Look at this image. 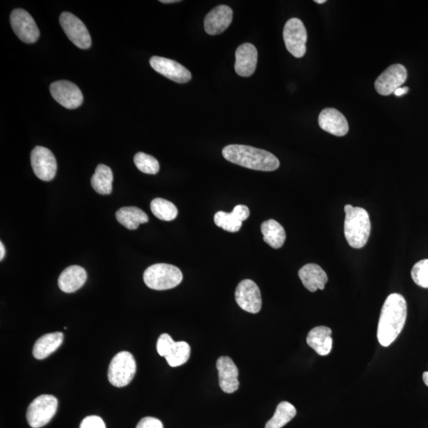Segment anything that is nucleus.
<instances>
[{
	"mask_svg": "<svg viewBox=\"0 0 428 428\" xmlns=\"http://www.w3.org/2000/svg\"><path fill=\"white\" fill-rule=\"evenodd\" d=\"M286 47L297 58L304 57L306 52L307 31L304 24L298 18L287 21L283 30Z\"/></svg>",
	"mask_w": 428,
	"mask_h": 428,
	"instance_id": "obj_7",
	"label": "nucleus"
},
{
	"mask_svg": "<svg viewBox=\"0 0 428 428\" xmlns=\"http://www.w3.org/2000/svg\"><path fill=\"white\" fill-rule=\"evenodd\" d=\"M52 98L65 108L76 109L83 102V96L77 86L68 81H59L50 85Z\"/></svg>",
	"mask_w": 428,
	"mask_h": 428,
	"instance_id": "obj_12",
	"label": "nucleus"
},
{
	"mask_svg": "<svg viewBox=\"0 0 428 428\" xmlns=\"http://www.w3.org/2000/svg\"><path fill=\"white\" fill-rule=\"evenodd\" d=\"M150 208L151 213L161 221H173L178 215V209L174 204L160 197L151 201Z\"/></svg>",
	"mask_w": 428,
	"mask_h": 428,
	"instance_id": "obj_27",
	"label": "nucleus"
},
{
	"mask_svg": "<svg viewBox=\"0 0 428 428\" xmlns=\"http://www.w3.org/2000/svg\"><path fill=\"white\" fill-rule=\"evenodd\" d=\"M136 428H163L160 420L154 417H144L140 420Z\"/></svg>",
	"mask_w": 428,
	"mask_h": 428,
	"instance_id": "obj_34",
	"label": "nucleus"
},
{
	"mask_svg": "<svg viewBox=\"0 0 428 428\" xmlns=\"http://www.w3.org/2000/svg\"><path fill=\"white\" fill-rule=\"evenodd\" d=\"M235 299L243 311L250 313H258L262 308V298L260 288L251 279L241 281L237 286Z\"/></svg>",
	"mask_w": 428,
	"mask_h": 428,
	"instance_id": "obj_11",
	"label": "nucleus"
},
{
	"mask_svg": "<svg viewBox=\"0 0 428 428\" xmlns=\"http://www.w3.org/2000/svg\"><path fill=\"white\" fill-rule=\"evenodd\" d=\"M407 69L403 64H393L375 81V89L381 96H390L400 88L407 80Z\"/></svg>",
	"mask_w": 428,
	"mask_h": 428,
	"instance_id": "obj_13",
	"label": "nucleus"
},
{
	"mask_svg": "<svg viewBox=\"0 0 428 428\" xmlns=\"http://www.w3.org/2000/svg\"><path fill=\"white\" fill-rule=\"evenodd\" d=\"M231 214L236 220L243 222L248 219L250 210L246 206L238 205L235 207Z\"/></svg>",
	"mask_w": 428,
	"mask_h": 428,
	"instance_id": "obj_35",
	"label": "nucleus"
},
{
	"mask_svg": "<svg viewBox=\"0 0 428 428\" xmlns=\"http://www.w3.org/2000/svg\"><path fill=\"white\" fill-rule=\"evenodd\" d=\"M315 3L322 4L326 3L325 0H315Z\"/></svg>",
	"mask_w": 428,
	"mask_h": 428,
	"instance_id": "obj_40",
	"label": "nucleus"
},
{
	"mask_svg": "<svg viewBox=\"0 0 428 428\" xmlns=\"http://www.w3.org/2000/svg\"><path fill=\"white\" fill-rule=\"evenodd\" d=\"M88 274L81 266H70L64 270L58 279V286L64 293H74L87 281Z\"/></svg>",
	"mask_w": 428,
	"mask_h": 428,
	"instance_id": "obj_19",
	"label": "nucleus"
},
{
	"mask_svg": "<svg viewBox=\"0 0 428 428\" xmlns=\"http://www.w3.org/2000/svg\"><path fill=\"white\" fill-rule=\"evenodd\" d=\"M297 414L295 407L282 401L276 408L273 417L268 421L265 428H282L291 421Z\"/></svg>",
	"mask_w": 428,
	"mask_h": 428,
	"instance_id": "obj_26",
	"label": "nucleus"
},
{
	"mask_svg": "<svg viewBox=\"0 0 428 428\" xmlns=\"http://www.w3.org/2000/svg\"><path fill=\"white\" fill-rule=\"evenodd\" d=\"M80 428H107L104 421L98 417L91 416L83 419Z\"/></svg>",
	"mask_w": 428,
	"mask_h": 428,
	"instance_id": "obj_33",
	"label": "nucleus"
},
{
	"mask_svg": "<svg viewBox=\"0 0 428 428\" xmlns=\"http://www.w3.org/2000/svg\"><path fill=\"white\" fill-rule=\"evenodd\" d=\"M222 155L229 162L256 170L273 171L280 166L278 158L269 151L243 144H230Z\"/></svg>",
	"mask_w": 428,
	"mask_h": 428,
	"instance_id": "obj_2",
	"label": "nucleus"
},
{
	"mask_svg": "<svg viewBox=\"0 0 428 428\" xmlns=\"http://www.w3.org/2000/svg\"><path fill=\"white\" fill-rule=\"evenodd\" d=\"M299 276L302 284L311 292H316L318 289H324L328 280L324 270L314 263H308L301 267Z\"/></svg>",
	"mask_w": 428,
	"mask_h": 428,
	"instance_id": "obj_20",
	"label": "nucleus"
},
{
	"mask_svg": "<svg viewBox=\"0 0 428 428\" xmlns=\"http://www.w3.org/2000/svg\"><path fill=\"white\" fill-rule=\"evenodd\" d=\"M318 122L323 130L334 136H345L349 131L346 117L341 112L334 108L323 110L319 115Z\"/></svg>",
	"mask_w": 428,
	"mask_h": 428,
	"instance_id": "obj_18",
	"label": "nucleus"
},
{
	"mask_svg": "<svg viewBox=\"0 0 428 428\" xmlns=\"http://www.w3.org/2000/svg\"><path fill=\"white\" fill-rule=\"evenodd\" d=\"M114 177L111 169L105 164H98L91 178V186L98 194L107 195L112 192Z\"/></svg>",
	"mask_w": 428,
	"mask_h": 428,
	"instance_id": "obj_25",
	"label": "nucleus"
},
{
	"mask_svg": "<svg viewBox=\"0 0 428 428\" xmlns=\"http://www.w3.org/2000/svg\"><path fill=\"white\" fill-rule=\"evenodd\" d=\"M411 275L417 285L428 289V260L417 262L412 269Z\"/></svg>",
	"mask_w": 428,
	"mask_h": 428,
	"instance_id": "obj_31",
	"label": "nucleus"
},
{
	"mask_svg": "<svg viewBox=\"0 0 428 428\" xmlns=\"http://www.w3.org/2000/svg\"><path fill=\"white\" fill-rule=\"evenodd\" d=\"M214 223L216 226L229 233L238 232L242 226V222L236 220L231 213L224 212H219L215 214Z\"/></svg>",
	"mask_w": 428,
	"mask_h": 428,
	"instance_id": "obj_30",
	"label": "nucleus"
},
{
	"mask_svg": "<svg viewBox=\"0 0 428 428\" xmlns=\"http://www.w3.org/2000/svg\"><path fill=\"white\" fill-rule=\"evenodd\" d=\"M30 161L33 170L38 179L45 182L54 179L57 163L50 149L42 146L35 147L32 151Z\"/></svg>",
	"mask_w": 428,
	"mask_h": 428,
	"instance_id": "obj_9",
	"label": "nucleus"
},
{
	"mask_svg": "<svg viewBox=\"0 0 428 428\" xmlns=\"http://www.w3.org/2000/svg\"><path fill=\"white\" fill-rule=\"evenodd\" d=\"M190 355V347L187 342H175L166 359L170 366L177 367L185 364Z\"/></svg>",
	"mask_w": 428,
	"mask_h": 428,
	"instance_id": "obj_28",
	"label": "nucleus"
},
{
	"mask_svg": "<svg viewBox=\"0 0 428 428\" xmlns=\"http://www.w3.org/2000/svg\"><path fill=\"white\" fill-rule=\"evenodd\" d=\"M179 267L167 263H156L146 270L143 279L146 285L155 291H166L179 286L183 281Z\"/></svg>",
	"mask_w": 428,
	"mask_h": 428,
	"instance_id": "obj_4",
	"label": "nucleus"
},
{
	"mask_svg": "<svg viewBox=\"0 0 428 428\" xmlns=\"http://www.w3.org/2000/svg\"><path fill=\"white\" fill-rule=\"evenodd\" d=\"M423 380L424 383L428 386V371L424 372L423 374Z\"/></svg>",
	"mask_w": 428,
	"mask_h": 428,
	"instance_id": "obj_39",
	"label": "nucleus"
},
{
	"mask_svg": "<svg viewBox=\"0 0 428 428\" xmlns=\"http://www.w3.org/2000/svg\"><path fill=\"white\" fill-rule=\"evenodd\" d=\"M162 4H173V3H179V0H161L160 1Z\"/></svg>",
	"mask_w": 428,
	"mask_h": 428,
	"instance_id": "obj_38",
	"label": "nucleus"
},
{
	"mask_svg": "<svg viewBox=\"0 0 428 428\" xmlns=\"http://www.w3.org/2000/svg\"><path fill=\"white\" fill-rule=\"evenodd\" d=\"M5 248L3 245V243H0V260H3L5 256Z\"/></svg>",
	"mask_w": 428,
	"mask_h": 428,
	"instance_id": "obj_37",
	"label": "nucleus"
},
{
	"mask_svg": "<svg viewBox=\"0 0 428 428\" xmlns=\"http://www.w3.org/2000/svg\"><path fill=\"white\" fill-rule=\"evenodd\" d=\"M216 369L219 371V385L223 392L233 393L238 390V368L231 358L221 357L216 361Z\"/></svg>",
	"mask_w": 428,
	"mask_h": 428,
	"instance_id": "obj_15",
	"label": "nucleus"
},
{
	"mask_svg": "<svg viewBox=\"0 0 428 428\" xmlns=\"http://www.w3.org/2000/svg\"><path fill=\"white\" fill-rule=\"evenodd\" d=\"M137 364L133 354L128 352L117 353L111 360L108 369V380L115 387H124L134 379Z\"/></svg>",
	"mask_w": 428,
	"mask_h": 428,
	"instance_id": "obj_5",
	"label": "nucleus"
},
{
	"mask_svg": "<svg viewBox=\"0 0 428 428\" xmlns=\"http://www.w3.org/2000/svg\"><path fill=\"white\" fill-rule=\"evenodd\" d=\"M64 340V334L60 332L49 333L39 338L33 349V355L37 359L42 360L61 347Z\"/></svg>",
	"mask_w": 428,
	"mask_h": 428,
	"instance_id": "obj_22",
	"label": "nucleus"
},
{
	"mask_svg": "<svg viewBox=\"0 0 428 428\" xmlns=\"http://www.w3.org/2000/svg\"><path fill=\"white\" fill-rule=\"evenodd\" d=\"M116 219L123 226L130 230H135L141 224L149 221L148 215L142 209L135 207H127L118 209Z\"/></svg>",
	"mask_w": 428,
	"mask_h": 428,
	"instance_id": "obj_24",
	"label": "nucleus"
},
{
	"mask_svg": "<svg viewBox=\"0 0 428 428\" xmlns=\"http://www.w3.org/2000/svg\"><path fill=\"white\" fill-rule=\"evenodd\" d=\"M175 341L170 337L168 334L164 333L161 335V337L157 340V352L161 357L166 358L171 347L173 346Z\"/></svg>",
	"mask_w": 428,
	"mask_h": 428,
	"instance_id": "obj_32",
	"label": "nucleus"
},
{
	"mask_svg": "<svg viewBox=\"0 0 428 428\" xmlns=\"http://www.w3.org/2000/svg\"><path fill=\"white\" fill-rule=\"evenodd\" d=\"M307 344L321 357L331 352L332 348V330L325 326L316 327L307 335Z\"/></svg>",
	"mask_w": 428,
	"mask_h": 428,
	"instance_id": "obj_21",
	"label": "nucleus"
},
{
	"mask_svg": "<svg viewBox=\"0 0 428 428\" xmlns=\"http://www.w3.org/2000/svg\"><path fill=\"white\" fill-rule=\"evenodd\" d=\"M258 62V52L255 45L245 43L239 46L236 51L235 71L243 77L253 75Z\"/></svg>",
	"mask_w": 428,
	"mask_h": 428,
	"instance_id": "obj_17",
	"label": "nucleus"
},
{
	"mask_svg": "<svg viewBox=\"0 0 428 428\" xmlns=\"http://www.w3.org/2000/svg\"><path fill=\"white\" fill-rule=\"evenodd\" d=\"M11 24L15 34L25 43H35L40 36L35 19L23 9L18 8L11 12Z\"/></svg>",
	"mask_w": 428,
	"mask_h": 428,
	"instance_id": "obj_10",
	"label": "nucleus"
},
{
	"mask_svg": "<svg viewBox=\"0 0 428 428\" xmlns=\"http://www.w3.org/2000/svg\"><path fill=\"white\" fill-rule=\"evenodd\" d=\"M407 318V303L403 295L392 294L386 299L380 315L378 340L390 346L403 331Z\"/></svg>",
	"mask_w": 428,
	"mask_h": 428,
	"instance_id": "obj_1",
	"label": "nucleus"
},
{
	"mask_svg": "<svg viewBox=\"0 0 428 428\" xmlns=\"http://www.w3.org/2000/svg\"><path fill=\"white\" fill-rule=\"evenodd\" d=\"M58 400L52 395H41L29 405L26 418L33 428H40L50 422L57 410Z\"/></svg>",
	"mask_w": 428,
	"mask_h": 428,
	"instance_id": "obj_6",
	"label": "nucleus"
},
{
	"mask_svg": "<svg viewBox=\"0 0 428 428\" xmlns=\"http://www.w3.org/2000/svg\"><path fill=\"white\" fill-rule=\"evenodd\" d=\"M345 235L349 245L354 248H364L371 234L370 216L364 208L346 205Z\"/></svg>",
	"mask_w": 428,
	"mask_h": 428,
	"instance_id": "obj_3",
	"label": "nucleus"
},
{
	"mask_svg": "<svg viewBox=\"0 0 428 428\" xmlns=\"http://www.w3.org/2000/svg\"><path fill=\"white\" fill-rule=\"evenodd\" d=\"M233 18V10L229 6H217L209 13L204 21L205 30L209 35H220L231 24Z\"/></svg>",
	"mask_w": 428,
	"mask_h": 428,
	"instance_id": "obj_16",
	"label": "nucleus"
},
{
	"mask_svg": "<svg viewBox=\"0 0 428 428\" xmlns=\"http://www.w3.org/2000/svg\"><path fill=\"white\" fill-rule=\"evenodd\" d=\"M134 163L138 170L148 175L159 173L160 163L154 156L144 153H138L134 156Z\"/></svg>",
	"mask_w": 428,
	"mask_h": 428,
	"instance_id": "obj_29",
	"label": "nucleus"
},
{
	"mask_svg": "<svg viewBox=\"0 0 428 428\" xmlns=\"http://www.w3.org/2000/svg\"><path fill=\"white\" fill-rule=\"evenodd\" d=\"M408 90H410V88H408L407 87H404V88L400 87V88H398L396 91H395L393 94L398 97L403 96L407 93Z\"/></svg>",
	"mask_w": 428,
	"mask_h": 428,
	"instance_id": "obj_36",
	"label": "nucleus"
},
{
	"mask_svg": "<svg viewBox=\"0 0 428 428\" xmlns=\"http://www.w3.org/2000/svg\"><path fill=\"white\" fill-rule=\"evenodd\" d=\"M261 232L263 241L272 248L279 249L284 245L287 237L285 229L278 221L271 219L263 222Z\"/></svg>",
	"mask_w": 428,
	"mask_h": 428,
	"instance_id": "obj_23",
	"label": "nucleus"
},
{
	"mask_svg": "<svg viewBox=\"0 0 428 428\" xmlns=\"http://www.w3.org/2000/svg\"><path fill=\"white\" fill-rule=\"evenodd\" d=\"M60 24L65 35L78 48L88 50L91 47V35L80 18L71 13L63 12L60 16Z\"/></svg>",
	"mask_w": 428,
	"mask_h": 428,
	"instance_id": "obj_8",
	"label": "nucleus"
},
{
	"mask_svg": "<svg viewBox=\"0 0 428 428\" xmlns=\"http://www.w3.org/2000/svg\"><path fill=\"white\" fill-rule=\"evenodd\" d=\"M150 65L158 74L169 80L179 83H185L192 80V74L180 63L161 57H153L150 59Z\"/></svg>",
	"mask_w": 428,
	"mask_h": 428,
	"instance_id": "obj_14",
	"label": "nucleus"
}]
</instances>
